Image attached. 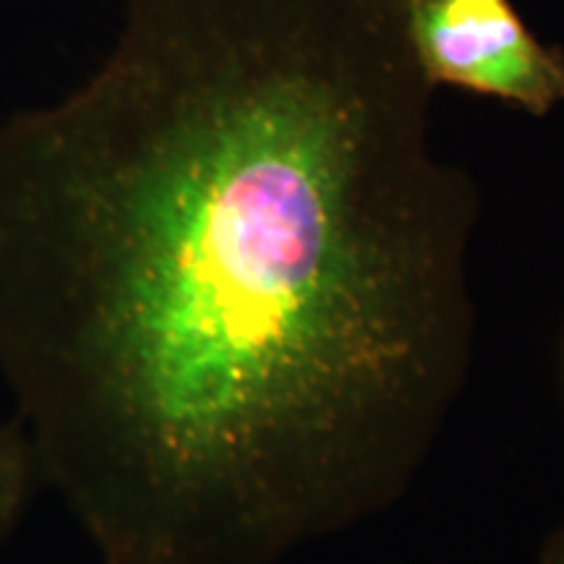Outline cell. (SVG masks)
<instances>
[{"label":"cell","mask_w":564,"mask_h":564,"mask_svg":"<svg viewBox=\"0 0 564 564\" xmlns=\"http://www.w3.org/2000/svg\"><path fill=\"white\" fill-rule=\"evenodd\" d=\"M544 564H564V525L552 535V539H549L546 552H544Z\"/></svg>","instance_id":"cell-4"},{"label":"cell","mask_w":564,"mask_h":564,"mask_svg":"<svg viewBox=\"0 0 564 564\" xmlns=\"http://www.w3.org/2000/svg\"><path fill=\"white\" fill-rule=\"evenodd\" d=\"M421 74L447 87L546 118L564 105V51L535 34L514 0H405Z\"/></svg>","instance_id":"cell-2"},{"label":"cell","mask_w":564,"mask_h":564,"mask_svg":"<svg viewBox=\"0 0 564 564\" xmlns=\"http://www.w3.org/2000/svg\"><path fill=\"white\" fill-rule=\"evenodd\" d=\"M40 481L37 455L19 421L0 423V541L19 523Z\"/></svg>","instance_id":"cell-3"},{"label":"cell","mask_w":564,"mask_h":564,"mask_svg":"<svg viewBox=\"0 0 564 564\" xmlns=\"http://www.w3.org/2000/svg\"><path fill=\"white\" fill-rule=\"evenodd\" d=\"M434 91L405 0H129L0 126V377L105 564H278L421 476L481 215Z\"/></svg>","instance_id":"cell-1"}]
</instances>
